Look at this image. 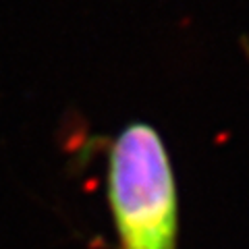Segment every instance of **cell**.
<instances>
[{
    "label": "cell",
    "instance_id": "1",
    "mask_svg": "<svg viewBox=\"0 0 249 249\" xmlns=\"http://www.w3.org/2000/svg\"><path fill=\"white\" fill-rule=\"evenodd\" d=\"M108 204L119 249H175L178 201L166 147L150 124L121 131L108 154Z\"/></svg>",
    "mask_w": 249,
    "mask_h": 249
}]
</instances>
